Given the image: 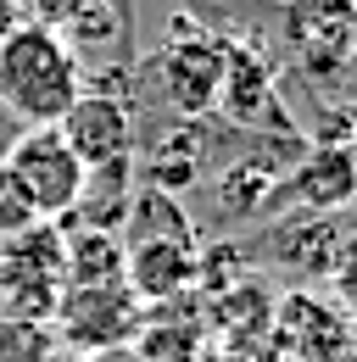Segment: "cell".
Segmentation results:
<instances>
[{"mask_svg":"<svg viewBox=\"0 0 357 362\" xmlns=\"http://www.w3.org/2000/svg\"><path fill=\"white\" fill-rule=\"evenodd\" d=\"M118 240H123V245H134V240H196V223H190V212H184V201H178V195H162V189H134Z\"/></svg>","mask_w":357,"mask_h":362,"instance_id":"9a60e30c","label":"cell"},{"mask_svg":"<svg viewBox=\"0 0 357 362\" xmlns=\"http://www.w3.org/2000/svg\"><path fill=\"white\" fill-rule=\"evenodd\" d=\"M79 95H84V56L56 28L23 23L0 45V106L23 129H56Z\"/></svg>","mask_w":357,"mask_h":362,"instance_id":"7a4b0ae2","label":"cell"},{"mask_svg":"<svg viewBox=\"0 0 357 362\" xmlns=\"http://www.w3.org/2000/svg\"><path fill=\"white\" fill-rule=\"evenodd\" d=\"M329 284H335V301H341L346 313H357V223L346 228V240H341V251H335Z\"/></svg>","mask_w":357,"mask_h":362,"instance_id":"ac0fdd59","label":"cell"},{"mask_svg":"<svg viewBox=\"0 0 357 362\" xmlns=\"http://www.w3.org/2000/svg\"><path fill=\"white\" fill-rule=\"evenodd\" d=\"M196 240H134L123 245V284L129 296L151 313L196 296Z\"/></svg>","mask_w":357,"mask_h":362,"instance_id":"7c38bea8","label":"cell"},{"mask_svg":"<svg viewBox=\"0 0 357 362\" xmlns=\"http://www.w3.org/2000/svg\"><path fill=\"white\" fill-rule=\"evenodd\" d=\"M279 40L312 90H329L357 62V0H279Z\"/></svg>","mask_w":357,"mask_h":362,"instance_id":"3957f363","label":"cell"},{"mask_svg":"<svg viewBox=\"0 0 357 362\" xmlns=\"http://www.w3.org/2000/svg\"><path fill=\"white\" fill-rule=\"evenodd\" d=\"M67 240V290L123 284V240L106 228H62Z\"/></svg>","mask_w":357,"mask_h":362,"instance_id":"5bb4252c","label":"cell"},{"mask_svg":"<svg viewBox=\"0 0 357 362\" xmlns=\"http://www.w3.org/2000/svg\"><path fill=\"white\" fill-rule=\"evenodd\" d=\"M273 290H268V279L257 268L246 273L240 284H229L223 296H207L201 301V329H218V340L223 334H246V329H268L273 323Z\"/></svg>","mask_w":357,"mask_h":362,"instance_id":"4fadbf2b","label":"cell"},{"mask_svg":"<svg viewBox=\"0 0 357 362\" xmlns=\"http://www.w3.org/2000/svg\"><path fill=\"white\" fill-rule=\"evenodd\" d=\"M212 112L240 134H302L279 100V56L268 40H229Z\"/></svg>","mask_w":357,"mask_h":362,"instance_id":"277c9868","label":"cell"},{"mask_svg":"<svg viewBox=\"0 0 357 362\" xmlns=\"http://www.w3.org/2000/svg\"><path fill=\"white\" fill-rule=\"evenodd\" d=\"M223 50L229 40L212 34L207 23H196L190 11H178L162 34V45L151 50L145 62H134L123 106L134 117L151 106V112H168L174 123H196V117H212L218 106V84H223Z\"/></svg>","mask_w":357,"mask_h":362,"instance_id":"6da1fadb","label":"cell"},{"mask_svg":"<svg viewBox=\"0 0 357 362\" xmlns=\"http://www.w3.org/2000/svg\"><path fill=\"white\" fill-rule=\"evenodd\" d=\"M145 329V307L129 296V284H89V290H62L50 334L62 351H118Z\"/></svg>","mask_w":357,"mask_h":362,"instance_id":"52a82bcc","label":"cell"},{"mask_svg":"<svg viewBox=\"0 0 357 362\" xmlns=\"http://www.w3.org/2000/svg\"><path fill=\"white\" fill-rule=\"evenodd\" d=\"M346 156H352V162H357V129H352V134H346Z\"/></svg>","mask_w":357,"mask_h":362,"instance_id":"44dd1931","label":"cell"},{"mask_svg":"<svg viewBox=\"0 0 357 362\" xmlns=\"http://www.w3.org/2000/svg\"><path fill=\"white\" fill-rule=\"evenodd\" d=\"M28 23V0H0V45Z\"/></svg>","mask_w":357,"mask_h":362,"instance_id":"ffe728a7","label":"cell"},{"mask_svg":"<svg viewBox=\"0 0 357 362\" xmlns=\"http://www.w3.org/2000/svg\"><path fill=\"white\" fill-rule=\"evenodd\" d=\"M279 201H290L296 212H324V218L357 212V162L346 156V145H307L285 168Z\"/></svg>","mask_w":357,"mask_h":362,"instance_id":"8fae6325","label":"cell"},{"mask_svg":"<svg viewBox=\"0 0 357 362\" xmlns=\"http://www.w3.org/2000/svg\"><path fill=\"white\" fill-rule=\"evenodd\" d=\"M335 362H357V346H352V351H341V357H335Z\"/></svg>","mask_w":357,"mask_h":362,"instance_id":"7402d4cb","label":"cell"},{"mask_svg":"<svg viewBox=\"0 0 357 362\" xmlns=\"http://www.w3.org/2000/svg\"><path fill=\"white\" fill-rule=\"evenodd\" d=\"M79 6L84 0H28V23H40V28H67L73 17H79Z\"/></svg>","mask_w":357,"mask_h":362,"instance_id":"d6986e66","label":"cell"},{"mask_svg":"<svg viewBox=\"0 0 357 362\" xmlns=\"http://www.w3.org/2000/svg\"><path fill=\"white\" fill-rule=\"evenodd\" d=\"M0 317H6V301H0Z\"/></svg>","mask_w":357,"mask_h":362,"instance_id":"d4e9b609","label":"cell"},{"mask_svg":"<svg viewBox=\"0 0 357 362\" xmlns=\"http://www.w3.org/2000/svg\"><path fill=\"white\" fill-rule=\"evenodd\" d=\"M352 346H357V313H352Z\"/></svg>","mask_w":357,"mask_h":362,"instance_id":"603a6c76","label":"cell"},{"mask_svg":"<svg viewBox=\"0 0 357 362\" xmlns=\"http://www.w3.org/2000/svg\"><path fill=\"white\" fill-rule=\"evenodd\" d=\"M67 290V240L56 223H34L28 234L0 240V301L6 317L50 323Z\"/></svg>","mask_w":357,"mask_h":362,"instance_id":"5b68a950","label":"cell"},{"mask_svg":"<svg viewBox=\"0 0 357 362\" xmlns=\"http://www.w3.org/2000/svg\"><path fill=\"white\" fill-rule=\"evenodd\" d=\"M268 329H273L285 362H335L341 351H352V313L312 284H290L273 301Z\"/></svg>","mask_w":357,"mask_h":362,"instance_id":"ba28073f","label":"cell"},{"mask_svg":"<svg viewBox=\"0 0 357 362\" xmlns=\"http://www.w3.org/2000/svg\"><path fill=\"white\" fill-rule=\"evenodd\" d=\"M257 6H279V0H257Z\"/></svg>","mask_w":357,"mask_h":362,"instance_id":"cb8c5ba5","label":"cell"},{"mask_svg":"<svg viewBox=\"0 0 357 362\" xmlns=\"http://www.w3.org/2000/svg\"><path fill=\"white\" fill-rule=\"evenodd\" d=\"M0 162L23 179V189H28V201L40 206L45 223H62V218L79 206V195H84V184H89L84 162L67 151V139L56 134V129H28V134H17Z\"/></svg>","mask_w":357,"mask_h":362,"instance_id":"9c48e42d","label":"cell"},{"mask_svg":"<svg viewBox=\"0 0 357 362\" xmlns=\"http://www.w3.org/2000/svg\"><path fill=\"white\" fill-rule=\"evenodd\" d=\"M34 223H45L40 206L28 201V189H23V179L0 162V240H11V234H28Z\"/></svg>","mask_w":357,"mask_h":362,"instance_id":"e0dca14e","label":"cell"},{"mask_svg":"<svg viewBox=\"0 0 357 362\" xmlns=\"http://www.w3.org/2000/svg\"><path fill=\"white\" fill-rule=\"evenodd\" d=\"M56 134L67 139V151L84 162V173L134 156V112L123 106V95L106 90H84L56 123Z\"/></svg>","mask_w":357,"mask_h":362,"instance_id":"30bf717a","label":"cell"},{"mask_svg":"<svg viewBox=\"0 0 357 362\" xmlns=\"http://www.w3.org/2000/svg\"><path fill=\"white\" fill-rule=\"evenodd\" d=\"M0 362H62V346H56L50 323L0 317Z\"/></svg>","mask_w":357,"mask_h":362,"instance_id":"2e32d148","label":"cell"},{"mask_svg":"<svg viewBox=\"0 0 357 362\" xmlns=\"http://www.w3.org/2000/svg\"><path fill=\"white\" fill-rule=\"evenodd\" d=\"M357 223V212L346 218H324V212H285L257 234L246 240V262L263 273V268H285L296 284H329V268H335V251L346 240V228Z\"/></svg>","mask_w":357,"mask_h":362,"instance_id":"8992f818","label":"cell"}]
</instances>
